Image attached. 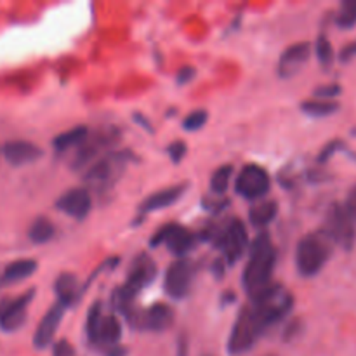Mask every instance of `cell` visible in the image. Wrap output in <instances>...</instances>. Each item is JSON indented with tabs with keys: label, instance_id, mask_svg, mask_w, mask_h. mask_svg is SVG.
<instances>
[{
	"label": "cell",
	"instance_id": "38",
	"mask_svg": "<svg viewBox=\"0 0 356 356\" xmlns=\"http://www.w3.org/2000/svg\"><path fill=\"white\" fill-rule=\"evenodd\" d=\"M268 356H273V355H268Z\"/></svg>",
	"mask_w": 356,
	"mask_h": 356
},
{
	"label": "cell",
	"instance_id": "27",
	"mask_svg": "<svg viewBox=\"0 0 356 356\" xmlns=\"http://www.w3.org/2000/svg\"><path fill=\"white\" fill-rule=\"evenodd\" d=\"M336 24L343 30H351L356 24V0H344L336 16Z\"/></svg>",
	"mask_w": 356,
	"mask_h": 356
},
{
	"label": "cell",
	"instance_id": "7",
	"mask_svg": "<svg viewBox=\"0 0 356 356\" xmlns=\"http://www.w3.org/2000/svg\"><path fill=\"white\" fill-rule=\"evenodd\" d=\"M87 337L92 344L103 348H115L122 337V325L113 315L101 313V302H94L87 315Z\"/></svg>",
	"mask_w": 356,
	"mask_h": 356
},
{
	"label": "cell",
	"instance_id": "13",
	"mask_svg": "<svg viewBox=\"0 0 356 356\" xmlns=\"http://www.w3.org/2000/svg\"><path fill=\"white\" fill-rule=\"evenodd\" d=\"M165 243L167 249L172 254H176L177 257L184 256L191 247L195 245V235L188 228L179 225H165L163 228H160L155 235L152 236V242L149 245L159 247Z\"/></svg>",
	"mask_w": 356,
	"mask_h": 356
},
{
	"label": "cell",
	"instance_id": "25",
	"mask_svg": "<svg viewBox=\"0 0 356 356\" xmlns=\"http://www.w3.org/2000/svg\"><path fill=\"white\" fill-rule=\"evenodd\" d=\"M54 226L49 221L47 218H37L33 222H31L30 229H28V238L33 243H47L51 242L52 236H54Z\"/></svg>",
	"mask_w": 356,
	"mask_h": 356
},
{
	"label": "cell",
	"instance_id": "20",
	"mask_svg": "<svg viewBox=\"0 0 356 356\" xmlns=\"http://www.w3.org/2000/svg\"><path fill=\"white\" fill-rule=\"evenodd\" d=\"M56 296H58V302L65 308H72L79 302L82 298V289H80L79 280L73 273H61L54 284Z\"/></svg>",
	"mask_w": 356,
	"mask_h": 356
},
{
	"label": "cell",
	"instance_id": "29",
	"mask_svg": "<svg viewBox=\"0 0 356 356\" xmlns=\"http://www.w3.org/2000/svg\"><path fill=\"white\" fill-rule=\"evenodd\" d=\"M207 118H209L207 111L204 110L193 111V113H190L186 118H184L183 129L184 131H191V132L200 131V129L207 124Z\"/></svg>",
	"mask_w": 356,
	"mask_h": 356
},
{
	"label": "cell",
	"instance_id": "16",
	"mask_svg": "<svg viewBox=\"0 0 356 356\" xmlns=\"http://www.w3.org/2000/svg\"><path fill=\"white\" fill-rule=\"evenodd\" d=\"M312 56V45L308 42H298L282 52L278 59V75L282 79H292L302 70V66L309 61Z\"/></svg>",
	"mask_w": 356,
	"mask_h": 356
},
{
	"label": "cell",
	"instance_id": "2",
	"mask_svg": "<svg viewBox=\"0 0 356 356\" xmlns=\"http://www.w3.org/2000/svg\"><path fill=\"white\" fill-rule=\"evenodd\" d=\"M334 252V242L323 229L302 236L296 249V266L306 278L318 275Z\"/></svg>",
	"mask_w": 356,
	"mask_h": 356
},
{
	"label": "cell",
	"instance_id": "18",
	"mask_svg": "<svg viewBox=\"0 0 356 356\" xmlns=\"http://www.w3.org/2000/svg\"><path fill=\"white\" fill-rule=\"evenodd\" d=\"M3 159L14 167L28 165V163L37 162L38 159H42L44 152L38 148L37 145L30 141H24V139H14V141H7L2 148Z\"/></svg>",
	"mask_w": 356,
	"mask_h": 356
},
{
	"label": "cell",
	"instance_id": "35",
	"mask_svg": "<svg viewBox=\"0 0 356 356\" xmlns=\"http://www.w3.org/2000/svg\"><path fill=\"white\" fill-rule=\"evenodd\" d=\"M356 56V42H353V44H348L346 47L343 49V51H341V54H339V59L343 63H350L351 59H353Z\"/></svg>",
	"mask_w": 356,
	"mask_h": 356
},
{
	"label": "cell",
	"instance_id": "37",
	"mask_svg": "<svg viewBox=\"0 0 356 356\" xmlns=\"http://www.w3.org/2000/svg\"><path fill=\"white\" fill-rule=\"evenodd\" d=\"M106 356H125V350L120 346H115V348H110L108 350V355Z\"/></svg>",
	"mask_w": 356,
	"mask_h": 356
},
{
	"label": "cell",
	"instance_id": "4",
	"mask_svg": "<svg viewBox=\"0 0 356 356\" xmlns=\"http://www.w3.org/2000/svg\"><path fill=\"white\" fill-rule=\"evenodd\" d=\"M132 160V155L129 152H110L104 153L99 160L89 167V170L83 176L87 186L90 190L103 193V191L110 190L118 177L124 174L127 163Z\"/></svg>",
	"mask_w": 356,
	"mask_h": 356
},
{
	"label": "cell",
	"instance_id": "31",
	"mask_svg": "<svg viewBox=\"0 0 356 356\" xmlns=\"http://www.w3.org/2000/svg\"><path fill=\"white\" fill-rule=\"evenodd\" d=\"M167 153H169L170 160H172L174 163H179L181 160L184 159V155H186V145H184L183 141H174L172 145L167 148Z\"/></svg>",
	"mask_w": 356,
	"mask_h": 356
},
{
	"label": "cell",
	"instance_id": "30",
	"mask_svg": "<svg viewBox=\"0 0 356 356\" xmlns=\"http://www.w3.org/2000/svg\"><path fill=\"white\" fill-rule=\"evenodd\" d=\"M343 92V87L339 83H325V86H320L313 90V96L315 99H322V101H334V97L341 96Z\"/></svg>",
	"mask_w": 356,
	"mask_h": 356
},
{
	"label": "cell",
	"instance_id": "28",
	"mask_svg": "<svg viewBox=\"0 0 356 356\" xmlns=\"http://www.w3.org/2000/svg\"><path fill=\"white\" fill-rule=\"evenodd\" d=\"M315 51H316V58H318V63L323 66V68H330L336 59V54H334V47L330 44V40L327 38V35H320L316 38V45H315Z\"/></svg>",
	"mask_w": 356,
	"mask_h": 356
},
{
	"label": "cell",
	"instance_id": "26",
	"mask_svg": "<svg viewBox=\"0 0 356 356\" xmlns=\"http://www.w3.org/2000/svg\"><path fill=\"white\" fill-rule=\"evenodd\" d=\"M233 167L232 165H222L212 174L211 179V190L216 197H221L226 193V190L229 188V181H232Z\"/></svg>",
	"mask_w": 356,
	"mask_h": 356
},
{
	"label": "cell",
	"instance_id": "15",
	"mask_svg": "<svg viewBox=\"0 0 356 356\" xmlns=\"http://www.w3.org/2000/svg\"><path fill=\"white\" fill-rule=\"evenodd\" d=\"M56 207L63 214L70 216L76 221H82L89 216L90 209H92V197L86 188H73V190H68L59 197V200L56 202Z\"/></svg>",
	"mask_w": 356,
	"mask_h": 356
},
{
	"label": "cell",
	"instance_id": "14",
	"mask_svg": "<svg viewBox=\"0 0 356 356\" xmlns=\"http://www.w3.org/2000/svg\"><path fill=\"white\" fill-rule=\"evenodd\" d=\"M191 278H193V270L191 264L184 259H177L167 268L165 271V292L172 299L186 298L190 292Z\"/></svg>",
	"mask_w": 356,
	"mask_h": 356
},
{
	"label": "cell",
	"instance_id": "36",
	"mask_svg": "<svg viewBox=\"0 0 356 356\" xmlns=\"http://www.w3.org/2000/svg\"><path fill=\"white\" fill-rule=\"evenodd\" d=\"M193 75H195V68H190V66H186V68L181 70L179 75H177V82L186 83L188 80L193 79Z\"/></svg>",
	"mask_w": 356,
	"mask_h": 356
},
{
	"label": "cell",
	"instance_id": "8",
	"mask_svg": "<svg viewBox=\"0 0 356 356\" xmlns=\"http://www.w3.org/2000/svg\"><path fill=\"white\" fill-rule=\"evenodd\" d=\"M125 316L129 318L132 329L152 330V332H163L174 323V309L162 302H156L148 309L131 308Z\"/></svg>",
	"mask_w": 356,
	"mask_h": 356
},
{
	"label": "cell",
	"instance_id": "10",
	"mask_svg": "<svg viewBox=\"0 0 356 356\" xmlns=\"http://www.w3.org/2000/svg\"><path fill=\"white\" fill-rule=\"evenodd\" d=\"M271 188V179L270 174L266 172V169L256 163H250L242 169V172L238 174L235 181V190L240 197L247 198V200H257V198H263L264 195L270 191Z\"/></svg>",
	"mask_w": 356,
	"mask_h": 356
},
{
	"label": "cell",
	"instance_id": "11",
	"mask_svg": "<svg viewBox=\"0 0 356 356\" xmlns=\"http://www.w3.org/2000/svg\"><path fill=\"white\" fill-rule=\"evenodd\" d=\"M35 291L30 289L17 298H7L0 301V330L16 332L24 325L28 316V306L33 301Z\"/></svg>",
	"mask_w": 356,
	"mask_h": 356
},
{
	"label": "cell",
	"instance_id": "9",
	"mask_svg": "<svg viewBox=\"0 0 356 356\" xmlns=\"http://www.w3.org/2000/svg\"><path fill=\"white\" fill-rule=\"evenodd\" d=\"M263 336V330L257 325L256 318H254V313L250 309V306L243 308L240 312L238 318H236L235 327L232 330V336H229L228 350L232 355H242L245 351H249L254 346L259 337Z\"/></svg>",
	"mask_w": 356,
	"mask_h": 356
},
{
	"label": "cell",
	"instance_id": "33",
	"mask_svg": "<svg viewBox=\"0 0 356 356\" xmlns=\"http://www.w3.org/2000/svg\"><path fill=\"white\" fill-rule=\"evenodd\" d=\"M339 148H343V143H341V141H337V139H336V141H330L329 145H327L325 148L322 149V153H320V156H318V162H320V163L327 162V160H329L330 156H332L334 153H336L337 149H339Z\"/></svg>",
	"mask_w": 356,
	"mask_h": 356
},
{
	"label": "cell",
	"instance_id": "34",
	"mask_svg": "<svg viewBox=\"0 0 356 356\" xmlns=\"http://www.w3.org/2000/svg\"><path fill=\"white\" fill-rule=\"evenodd\" d=\"M344 207H346V211L350 212V216L355 219V222H356V184L353 188H351L350 193H348V198H346V204H344Z\"/></svg>",
	"mask_w": 356,
	"mask_h": 356
},
{
	"label": "cell",
	"instance_id": "24",
	"mask_svg": "<svg viewBox=\"0 0 356 356\" xmlns=\"http://www.w3.org/2000/svg\"><path fill=\"white\" fill-rule=\"evenodd\" d=\"M339 103L337 101H322V99H309L305 101L301 104V110L305 111L306 115L315 118H323V117H330V115L337 113L339 110Z\"/></svg>",
	"mask_w": 356,
	"mask_h": 356
},
{
	"label": "cell",
	"instance_id": "6",
	"mask_svg": "<svg viewBox=\"0 0 356 356\" xmlns=\"http://www.w3.org/2000/svg\"><path fill=\"white\" fill-rule=\"evenodd\" d=\"M323 232L329 235L334 245L343 247L346 252L355 249L356 243V222L346 211L344 204H332L327 209L325 228Z\"/></svg>",
	"mask_w": 356,
	"mask_h": 356
},
{
	"label": "cell",
	"instance_id": "12",
	"mask_svg": "<svg viewBox=\"0 0 356 356\" xmlns=\"http://www.w3.org/2000/svg\"><path fill=\"white\" fill-rule=\"evenodd\" d=\"M118 131L117 129H103V131H97L96 134L87 136L86 141L79 146V152H76L75 159H73V169L79 170L83 167L90 165L104 149L110 148L111 145L117 143Z\"/></svg>",
	"mask_w": 356,
	"mask_h": 356
},
{
	"label": "cell",
	"instance_id": "23",
	"mask_svg": "<svg viewBox=\"0 0 356 356\" xmlns=\"http://www.w3.org/2000/svg\"><path fill=\"white\" fill-rule=\"evenodd\" d=\"M277 214L278 204L273 200H268L250 209L249 219L250 222H252V226H256V228H264V226L270 225V222L277 218Z\"/></svg>",
	"mask_w": 356,
	"mask_h": 356
},
{
	"label": "cell",
	"instance_id": "17",
	"mask_svg": "<svg viewBox=\"0 0 356 356\" xmlns=\"http://www.w3.org/2000/svg\"><path fill=\"white\" fill-rule=\"evenodd\" d=\"M65 306H61L59 302H56L51 309L44 315L42 322L38 323L37 330H35L33 336V346L37 350H45L52 344L56 332L59 329V323H61L63 315H65Z\"/></svg>",
	"mask_w": 356,
	"mask_h": 356
},
{
	"label": "cell",
	"instance_id": "5",
	"mask_svg": "<svg viewBox=\"0 0 356 356\" xmlns=\"http://www.w3.org/2000/svg\"><path fill=\"white\" fill-rule=\"evenodd\" d=\"M204 238L211 240L216 247H219L229 264H235L236 261L242 259L249 245L247 229L240 219H233L222 228L209 229L207 236Z\"/></svg>",
	"mask_w": 356,
	"mask_h": 356
},
{
	"label": "cell",
	"instance_id": "32",
	"mask_svg": "<svg viewBox=\"0 0 356 356\" xmlns=\"http://www.w3.org/2000/svg\"><path fill=\"white\" fill-rule=\"evenodd\" d=\"M52 356H75V348L66 339H61L52 348Z\"/></svg>",
	"mask_w": 356,
	"mask_h": 356
},
{
	"label": "cell",
	"instance_id": "19",
	"mask_svg": "<svg viewBox=\"0 0 356 356\" xmlns=\"http://www.w3.org/2000/svg\"><path fill=\"white\" fill-rule=\"evenodd\" d=\"M186 190H188L186 183L177 184V186L163 188V190L156 191V193H153L152 197L146 198V200L141 204V207H139V211H141L143 214H148V212H155V211H160V209L169 207V205H172L174 202L179 200Z\"/></svg>",
	"mask_w": 356,
	"mask_h": 356
},
{
	"label": "cell",
	"instance_id": "21",
	"mask_svg": "<svg viewBox=\"0 0 356 356\" xmlns=\"http://www.w3.org/2000/svg\"><path fill=\"white\" fill-rule=\"evenodd\" d=\"M38 264L35 259H19L7 264L6 270L0 273V289L9 287V285L19 284L24 278L31 277L37 271Z\"/></svg>",
	"mask_w": 356,
	"mask_h": 356
},
{
	"label": "cell",
	"instance_id": "1",
	"mask_svg": "<svg viewBox=\"0 0 356 356\" xmlns=\"http://www.w3.org/2000/svg\"><path fill=\"white\" fill-rule=\"evenodd\" d=\"M275 261H277V252H275L273 243L268 233H261L250 245L249 261H247L242 278L243 287L249 292L250 299L257 298L271 285Z\"/></svg>",
	"mask_w": 356,
	"mask_h": 356
},
{
	"label": "cell",
	"instance_id": "22",
	"mask_svg": "<svg viewBox=\"0 0 356 356\" xmlns=\"http://www.w3.org/2000/svg\"><path fill=\"white\" fill-rule=\"evenodd\" d=\"M89 136V129L79 125V127H73L70 131L63 132V134L56 136L52 146H54L56 152H66V149L73 148V146H80Z\"/></svg>",
	"mask_w": 356,
	"mask_h": 356
},
{
	"label": "cell",
	"instance_id": "3",
	"mask_svg": "<svg viewBox=\"0 0 356 356\" xmlns=\"http://www.w3.org/2000/svg\"><path fill=\"white\" fill-rule=\"evenodd\" d=\"M156 277V266L153 263V259L146 254H141L134 259L131 270H129L127 282H125L122 287H118L115 291L113 296V305L118 312L127 313L132 308V302H134L136 296L153 282V278Z\"/></svg>",
	"mask_w": 356,
	"mask_h": 356
}]
</instances>
